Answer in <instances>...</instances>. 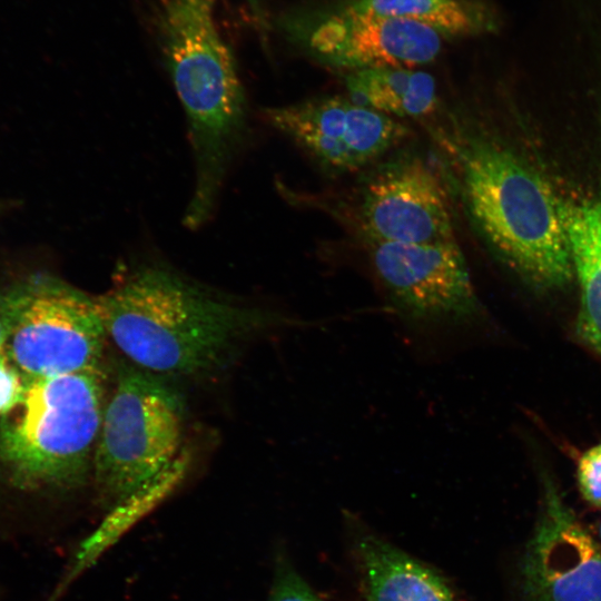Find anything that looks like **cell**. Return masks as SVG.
Returning a JSON list of instances; mask_svg holds the SVG:
<instances>
[{
  "instance_id": "5bb4252c",
  "label": "cell",
  "mask_w": 601,
  "mask_h": 601,
  "mask_svg": "<svg viewBox=\"0 0 601 601\" xmlns=\"http://www.w3.org/2000/svg\"><path fill=\"white\" fill-rule=\"evenodd\" d=\"M566 233L580 290L578 332L601 354V196L571 211Z\"/></svg>"
},
{
  "instance_id": "52a82bcc",
  "label": "cell",
  "mask_w": 601,
  "mask_h": 601,
  "mask_svg": "<svg viewBox=\"0 0 601 601\" xmlns=\"http://www.w3.org/2000/svg\"><path fill=\"white\" fill-rule=\"evenodd\" d=\"M7 289L16 318L4 348L26 380L99 367L107 333L96 296L48 274Z\"/></svg>"
},
{
  "instance_id": "9c48e42d",
  "label": "cell",
  "mask_w": 601,
  "mask_h": 601,
  "mask_svg": "<svg viewBox=\"0 0 601 601\" xmlns=\"http://www.w3.org/2000/svg\"><path fill=\"white\" fill-rule=\"evenodd\" d=\"M263 115L329 177L362 173L395 151L411 135L403 121L343 96L268 107Z\"/></svg>"
},
{
  "instance_id": "e0dca14e",
  "label": "cell",
  "mask_w": 601,
  "mask_h": 601,
  "mask_svg": "<svg viewBox=\"0 0 601 601\" xmlns=\"http://www.w3.org/2000/svg\"><path fill=\"white\" fill-rule=\"evenodd\" d=\"M577 480L582 497L601 510V444L587 450L580 456Z\"/></svg>"
},
{
  "instance_id": "ac0fdd59",
  "label": "cell",
  "mask_w": 601,
  "mask_h": 601,
  "mask_svg": "<svg viewBox=\"0 0 601 601\" xmlns=\"http://www.w3.org/2000/svg\"><path fill=\"white\" fill-rule=\"evenodd\" d=\"M26 386V377L11 362L6 348L0 349V418L20 404Z\"/></svg>"
},
{
  "instance_id": "6da1fadb",
  "label": "cell",
  "mask_w": 601,
  "mask_h": 601,
  "mask_svg": "<svg viewBox=\"0 0 601 601\" xmlns=\"http://www.w3.org/2000/svg\"><path fill=\"white\" fill-rule=\"evenodd\" d=\"M424 126L454 204L492 255L540 288L569 284L574 274L561 198L548 180L462 107Z\"/></svg>"
},
{
  "instance_id": "7c38bea8",
  "label": "cell",
  "mask_w": 601,
  "mask_h": 601,
  "mask_svg": "<svg viewBox=\"0 0 601 601\" xmlns=\"http://www.w3.org/2000/svg\"><path fill=\"white\" fill-rule=\"evenodd\" d=\"M355 555L367 601H455L442 575L376 535L357 536Z\"/></svg>"
},
{
  "instance_id": "8992f818",
  "label": "cell",
  "mask_w": 601,
  "mask_h": 601,
  "mask_svg": "<svg viewBox=\"0 0 601 601\" xmlns=\"http://www.w3.org/2000/svg\"><path fill=\"white\" fill-rule=\"evenodd\" d=\"M185 406L177 391L135 365L117 371L105 402L92 471L106 503H125L179 456Z\"/></svg>"
},
{
  "instance_id": "9a60e30c",
  "label": "cell",
  "mask_w": 601,
  "mask_h": 601,
  "mask_svg": "<svg viewBox=\"0 0 601 601\" xmlns=\"http://www.w3.org/2000/svg\"><path fill=\"white\" fill-rule=\"evenodd\" d=\"M339 9L412 20L444 37L472 36L493 29L490 12L471 0H351Z\"/></svg>"
},
{
  "instance_id": "3957f363",
  "label": "cell",
  "mask_w": 601,
  "mask_h": 601,
  "mask_svg": "<svg viewBox=\"0 0 601 601\" xmlns=\"http://www.w3.org/2000/svg\"><path fill=\"white\" fill-rule=\"evenodd\" d=\"M214 0H161L160 49L183 105L195 162L184 214L195 229L213 215L226 175L248 138V104L235 58L221 38Z\"/></svg>"
},
{
  "instance_id": "ffe728a7",
  "label": "cell",
  "mask_w": 601,
  "mask_h": 601,
  "mask_svg": "<svg viewBox=\"0 0 601 601\" xmlns=\"http://www.w3.org/2000/svg\"><path fill=\"white\" fill-rule=\"evenodd\" d=\"M247 1H249L250 3H254V4L259 2V0H247Z\"/></svg>"
},
{
  "instance_id": "30bf717a",
  "label": "cell",
  "mask_w": 601,
  "mask_h": 601,
  "mask_svg": "<svg viewBox=\"0 0 601 601\" xmlns=\"http://www.w3.org/2000/svg\"><path fill=\"white\" fill-rule=\"evenodd\" d=\"M521 583L524 601H601V543L549 480L523 553Z\"/></svg>"
},
{
  "instance_id": "2e32d148",
  "label": "cell",
  "mask_w": 601,
  "mask_h": 601,
  "mask_svg": "<svg viewBox=\"0 0 601 601\" xmlns=\"http://www.w3.org/2000/svg\"><path fill=\"white\" fill-rule=\"evenodd\" d=\"M267 601H322L283 558H278Z\"/></svg>"
},
{
  "instance_id": "5b68a950",
  "label": "cell",
  "mask_w": 601,
  "mask_h": 601,
  "mask_svg": "<svg viewBox=\"0 0 601 601\" xmlns=\"http://www.w3.org/2000/svg\"><path fill=\"white\" fill-rule=\"evenodd\" d=\"M26 381L22 401L0 421L1 466L21 490L81 484L106 402L100 367Z\"/></svg>"
},
{
  "instance_id": "277c9868",
  "label": "cell",
  "mask_w": 601,
  "mask_h": 601,
  "mask_svg": "<svg viewBox=\"0 0 601 601\" xmlns=\"http://www.w3.org/2000/svg\"><path fill=\"white\" fill-rule=\"evenodd\" d=\"M362 244L382 307L408 352L423 363L459 355L484 309L456 239Z\"/></svg>"
},
{
  "instance_id": "8fae6325",
  "label": "cell",
  "mask_w": 601,
  "mask_h": 601,
  "mask_svg": "<svg viewBox=\"0 0 601 601\" xmlns=\"http://www.w3.org/2000/svg\"><path fill=\"white\" fill-rule=\"evenodd\" d=\"M445 37L406 19L339 9L315 24L302 39L317 61L349 71L412 68L436 59Z\"/></svg>"
},
{
  "instance_id": "44dd1931",
  "label": "cell",
  "mask_w": 601,
  "mask_h": 601,
  "mask_svg": "<svg viewBox=\"0 0 601 601\" xmlns=\"http://www.w3.org/2000/svg\"><path fill=\"white\" fill-rule=\"evenodd\" d=\"M599 536H600V543H601V523H600V526H599Z\"/></svg>"
},
{
  "instance_id": "7a4b0ae2",
  "label": "cell",
  "mask_w": 601,
  "mask_h": 601,
  "mask_svg": "<svg viewBox=\"0 0 601 601\" xmlns=\"http://www.w3.org/2000/svg\"><path fill=\"white\" fill-rule=\"evenodd\" d=\"M96 299L107 337L135 366L152 374L217 370L242 339L285 321L220 297L160 265L121 274Z\"/></svg>"
},
{
  "instance_id": "d6986e66",
  "label": "cell",
  "mask_w": 601,
  "mask_h": 601,
  "mask_svg": "<svg viewBox=\"0 0 601 601\" xmlns=\"http://www.w3.org/2000/svg\"><path fill=\"white\" fill-rule=\"evenodd\" d=\"M14 305L9 290L0 292V349H3L14 325Z\"/></svg>"
},
{
  "instance_id": "ba28073f",
  "label": "cell",
  "mask_w": 601,
  "mask_h": 601,
  "mask_svg": "<svg viewBox=\"0 0 601 601\" xmlns=\"http://www.w3.org/2000/svg\"><path fill=\"white\" fill-rule=\"evenodd\" d=\"M343 216L362 243L456 239L455 204L441 169L412 151H393L363 170Z\"/></svg>"
},
{
  "instance_id": "4fadbf2b",
  "label": "cell",
  "mask_w": 601,
  "mask_h": 601,
  "mask_svg": "<svg viewBox=\"0 0 601 601\" xmlns=\"http://www.w3.org/2000/svg\"><path fill=\"white\" fill-rule=\"evenodd\" d=\"M345 87L355 102L395 119L427 120L440 111L436 82L422 70L382 67L349 71Z\"/></svg>"
}]
</instances>
